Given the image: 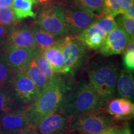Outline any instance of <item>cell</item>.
I'll return each mask as SVG.
<instances>
[{"instance_id":"74e56055","label":"cell","mask_w":134,"mask_h":134,"mask_svg":"<svg viewBox=\"0 0 134 134\" xmlns=\"http://www.w3.org/2000/svg\"><path fill=\"white\" fill-rule=\"evenodd\" d=\"M0 134H19V131H9L6 130H1Z\"/></svg>"},{"instance_id":"52a82bcc","label":"cell","mask_w":134,"mask_h":134,"mask_svg":"<svg viewBox=\"0 0 134 134\" xmlns=\"http://www.w3.org/2000/svg\"><path fill=\"white\" fill-rule=\"evenodd\" d=\"M64 13L68 32L71 36H78L98 19L92 13L74 6L64 7Z\"/></svg>"},{"instance_id":"1f68e13d","label":"cell","mask_w":134,"mask_h":134,"mask_svg":"<svg viewBox=\"0 0 134 134\" xmlns=\"http://www.w3.org/2000/svg\"><path fill=\"white\" fill-rule=\"evenodd\" d=\"M8 34V27L0 24V47L4 43Z\"/></svg>"},{"instance_id":"d6a6232c","label":"cell","mask_w":134,"mask_h":134,"mask_svg":"<svg viewBox=\"0 0 134 134\" xmlns=\"http://www.w3.org/2000/svg\"><path fill=\"white\" fill-rule=\"evenodd\" d=\"M116 134H132L128 124H125L122 126L117 127Z\"/></svg>"},{"instance_id":"e575fe53","label":"cell","mask_w":134,"mask_h":134,"mask_svg":"<svg viewBox=\"0 0 134 134\" xmlns=\"http://www.w3.org/2000/svg\"><path fill=\"white\" fill-rule=\"evenodd\" d=\"M124 14L126 15L127 16L130 18L134 19V3H132L130 6L125 10L124 13Z\"/></svg>"},{"instance_id":"8fae6325","label":"cell","mask_w":134,"mask_h":134,"mask_svg":"<svg viewBox=\"0 0 134 134\" xmlns=\"http://www.w3.org/2000/svg\"><path fill=\"white\" fill-rule=\"evenodd\" d=\"M70 122V119L57 110L40 120L35 128L39 134H71Z\"/></svg>"},{"instance_id":"7c38bea8","label":"cell","mask_w":134,"mask_h":134,"mask_svg":"<svg viewBox=\"0 0 134 134\" xmlns=\"http://www.w3.org/2000/svg\"><path fill=\"white\" fill-rule=\"evenodd\" d=\"M30 125L28 105L0 116V127L9 131H20Z\"/></svg>"},{"instance_id":"4fadbf2b","label":"cell","mask_w":134,"mask_h":134,"mask_svg":"<svg viewBox=\"0 0 134 134\" xmlns=\"http://www.w3.org/2000/svg\"><path fill=\"white\" fill-rule=\"evenodd\" d=\"M14 46L18 47H37L31 27L27 24L13 28L8 32L6 47Z\"/></svg>"},{"instance_id":"d6986e66","label":"cell","mask_w":134,"mask_h":134,"mask_svg":"<svg viewBox=\"0 0 134 134\" xmlns=\"http://www.w3.org/2000/svg\"><path fill=\"white\" fill-rule=\"evenodd\" d=\"M34 4V0H13L11 8L16 22L28 18H36L32 10Z\"/></svg>"},{"instance_id":"4316f807","label":"cell","mask_w":134,"mask_h":134,"mask_svg":"<svg viewBox=\"0 0 134 134\" xmlns=\"http://www.w3.org/2000/svg\"><path fill=\"white\" fill-rule=\"evenodd\" d=\"M104 39V38L99 35H93L82 42L88 48L93 50H98L103 43Z\"/></svg>"},{"instance_id":"2e32d148","label":"cell","mask_w":134,"mask_h":134,"mask_svg":"<svg viewBox=\"0 0 134 134\" xmlns=\"http://www.w3.org/2000/svg\"><path fill=\"white\" fill-rule=\"evenodd\" d=\"M13 88H0V116L24 106Z\"/></svg>"},{"instance_id":"30bf717a","label":"cell","mask_w":134,"mask_h":134,"mask_svg":"<svg viewBox=\"0 0 134 134\" xmlns=\"http://www.w3.org/2000/svg\"><path fill=\"white\" fill-rule=\"evenodd\" d=\"M130 37L120 26H117L105 37L104 41L98 50L105 57L123 53Z\"/></svg>"},{"instance_id":"f546056e","label":"cell","mask_w":134,"mask_h":134,"mask_svg":"<svg viewBox=\"0 0 134 134\" xmlns=\"http://www.w3.org/2000/svg\"><path fill=\"white\" fill-rule=\"evenodd\" d=\"M120 105L123 110L124 116H129V115H133V104L132 103L129 99L125 98L119 99Z\"/></svg>"},{"instance_id":"8992f818","label":"cell","mask_w":134,"mask_h":134,"mask_svg":"<svg viewBox=\"0 0 134 134\" xmlns=\"http://www.w3.org/2000/svg\"><path fill=\"white\" fill-rule=\"evenodd\" d=\"M65 74L73 75L86 61L88 47L77 36H66L61 42Z\"/></svg>"},{"instance_id":"44dd1931","label":"cell","mask_w":134,"mask_h":134,"mask_svg":"<svg viewBox=\"0 0 134 134\" xmlns=\"http://www.w3.org/2000/svg\"><path fill=\"white\" fill-rule=\"evenodd\" d=\"M23 73H25L28 75V76L38 88L41 93L47 86L48 83V80L38 69L34 58L31 60Z\"/></svg>"},{"instance_id":"6da1fadb","label":"cell","mask_w":134,"mask_h":134,"mask_svg":"<svg viewBox=\"0 0 134 134\" xmlns=\"http://www.w3.org/2000/svg\"><path fill=\"white\" fill-rule=\"evenodd\" d=\"M106 104L90 82L81 81L70 85L58 111L71 120L83 114L103 109Z\"/></svg>"},{"instance_id":"4dcf8cb0","label":"cell","mask_w":134,"mask_h":134,"mask_svg":"<svg viewBox=\"0 0 134 134\" xmlns=\"http://www.w3.org/2000/svg\"><path fill=\"white\" fill-rule=\"evenodd\" d=\"M133 3V0H117V3L119 7L122 14H124V11Z\"/></svg>"},{"instance_id":"d4e9b609","label":"cell","mask_w":134,"mask_h":134,"mask_svg":"<svg viewBox=\"0 0 134 134\" xmlns=\"http://www.w3.org/2000/svg\"><path fill=\"white\" fill-rule=\"evenodd\" d=\"M16 23L11 8L0 6V24L8 27L12 26Z\"/></svg>"},{"instance_id":"cb8c5ba5","label":"cell","mask_w":134,"mask_h":134,"mask_svg":"<svg viewBox=\"0 0 134 134\" xmlns=\"http://www.w3.org/2000/svg\"><path fill=\"white\" fill-rule=\"evenodd\" d=\"M117 24L126 32L130 37V38H133L134 37V19L127 16L124 14L117 15Z\"/></svg>"},{"instance_id":"484cf974","label":"cell","mask_w":134,"mask_h":134,"mask_svg":"<svg viewBox=\"0 0 134 134\" xmlns=\"http://www.w3.org/2000/svg\"><path fill=\"white\" fill-rule=\"evenodd\" d=\"M108 113L115 119H122L124 117V114L121 108L119 99H114L108 102Z\"/></svg>"},{"instance_id":"5bb4252c","label":"cell","mask_w":134,"mask_h":134,"mask_svg":"<svg viewBox=\"0 0 134 134\" xmlns=\"http://www.w3.org/2000/svg\"><path fill=\"white\" fill-rule=\"evenodd\" d=\"M114 18L110 15L104 14L77 37L81 41L93 35H99L105 38L107 35L117 26Z\"/></svg>"},{"instance_id":"9c48e42d","label":"cell","mask_w":134,"mask_h":134,"mask_svg":"<svg viewBox=\"0 0 134 134\" xmlns=\"http://www.w3.org/2000/svg\"><path fill=\"white\" fill-rule=\"evenodd\" d=\"M13 89L20 101L26 105L34 103L41 94L31 78L23 72H15Z\"/></svg>"},{"instance_id":"ba28073f","label":"cell","mask_w":134,"mask_h":134,"mask_svg":"<svg viewBox=\"0 0 134 134\" xmlns=\"http://www.w3.org/2000/svg\"><path fill=\"white\" fill-rule=\"evenodd\" d=\"M41 51L38 47L24 48L18 47H6L3 53L6 62L14 72H24L32 59Z\"/></svg>"},{"instance_id":"e0dca14e","label":"cell","mask_w":134,"mask_h":134,"mask_svg":"<svg viewBox=\"0 0 134 134\" xmlns=\"http://www.w3.org/2000/svg\"><path fill=\"white\" fill-rule=\"evenodd\" d=\"M118 93L123 98L131 99L134 93L133 77L131 72L122 69L118 73L116 82Z\"/></svg>"},{"instance_id":"7402d4cb","label":"cell","mask_w":134,"mask_h":134,"mask_svg":"<svg viewBox=\"0 0 134 134\" xmlns=\"http://www.w3.org/2000/svg\"><path fill=\"white\" fill-rule=\"evenodd\" d=\"M14 73L5 60L3 54L0 55V88H13Z\"/></svg>"},{"instance_id":"ffe728a7","label":"cell","mask_w":134,"mask_h":134,"mask_svg":"<svg viewBox=\"0 0 134 134\" xmlns=\"http://www.w3.org/2000/svg\"><path fill=\"white\" fill-rule=\"evenodd\" d=\"M72 6L92 13L97 18L104 14L105 0H70Z\"/></svg>"},{"instance_id":"8d00e7d4","label":"cell","mask_w":134,"mask_h":134,"mask_svg":"<svg viewBox=\"0 0 134 134\" xmlns=\"http://www.w3.org/2000/svg\"><path fill=\"white\" fill-rule=\"evenodd\" d=\"M13 0H0V6L2 7H11Z\"/></svg>"},{"instance_id":"277c9868","label":"cell","mask_w":134,"mask_h":134,"mask_svg":"<svg viewBox=\"0 0 134 134\" xmlns=\"http://www.w3.org/2000/svg\"><path fill=\"white\" fill-rule=\"evenodd\" d=\"M112 124L111 116L100 109L70 120L69 131L71 134H99Z\"/></svg>"},{"instance_id":"f1b7e54d","label":"cell","mask_w":134,"mask_h":134,"mask_svg":"<svg viewBox=\"0 0 134 134\" xmlns=\"http://www.w3.org/2000/svg\"><path fill=\"white\" fill-rule=\"evenodd\" d=\"M123 63L125 70L133 73L134 70V52H124Z\"/></svg>"},{"instance_id":"603a6c76","label":"cell","mask_w":134,"mask_h":134,"mask_svg":"<svg viewBox=\"0 0 134 134\" xmlns=\"http://www.w3.org/2000/svg\"><path fill=\"white\" fill-rule=\"evenodd\" d=\"M35 62L37 66L42 72V73L44 75V76L47 78L48 81H51L56 76L57 73L53 72L52 68L50 66L49 62L42 51L40 52L34 58Z\"/></svg>"},{"instance_id":"60d3db41","label":"cell","mask_w":134,"mask_h":134,"mask_svg":"<svg viewBox=\"0 0 134 134\" xmlns=\"http://www.w3.org/2000/svg\"><path fill=\"white\" fill-rule=\"evenodd\" d=\"M74 134H77V133H74Z\"/></svg>"},{"instance_id":"f35d334b","label":"cell","mask_w":134,"mask_h":134,"mask_svg":"<svg viewBox=\"0 0 134 134\" xmlns=\"http://www.w3.org/2000/svg\"><path fill=\"white\" fill-rule=\"evenodd\" d=\"M35 2V4L36 3H37V4H41V3H43L45 2H47L48 0H34Z\"/></svg>"},{"instance_id":"ac0fdd59","label":"cell","mask_w":134,"mask_h":134,"mask_svg":"<svg viewBox=\"0 0 134 134\" xmlns=\"http://www.w3.org/2000/svg\"><path fill=\"white\" fill-rule=\"evenodd\" d=\"M34 38L38 47L41 50L50 47L58 44L62 41V37L56 36L47 32L43 31L34 24L31 27Z\"/></svg>"},{"instance_id":"5b68a950","label":"cell","mask_w":134,"mask_h":134,"mask_svg":"<svg viewBox=\"0 0 134 134\" xmlns=\"http://www.w3.org/2000/svg\"><path fill=\"white\" fill-rule=\"evenodd\" d=\"M36 24L43 31L56 36H66L68 32L65 18L64 6L62 4L46 5L39 11Z\"/></svg>"},{"instance_id":"83f0119b","label":"cell","mask_w":134,"mask_h":134,"mask_svg":"<svg viewBox=\"0 0 134 134\" xmlns=\"http://www.w3.org/2000/svg\"><path fill=\"white\" fill-rule=\"evenodd\" d=\"M105 14L110 15L115 18L117 15L122 14L117 0H105Z\"/></svg>"},{"instance_id":"836d02e7","label":"cell","mask_w":134,"mask_h":134,"mask_svg":"<svg viewBox=\"0 0 134 134\" xmlns=\"http://www.w3.org/2000/svg\"><path fill=\"white\" fill-rule=\"evenodd\" d=\"M19 134H39L34 127L32 125L25 127L24 129L19 131Z\"/></svg>"},{"instance_id":"9a60e30c","label":"cell","mask_w":134,"mask_h":134,"mask_svg":"<svg viewBox=\"0 0 134 134\" xmlns=\"http://www.w3.org/2000/svg\"><path fill=\"white\" fill-rule=\"evenodd\" d=\"M61 42L50 47L41 50V51L48 61L54 73L65 74L64 58Z\"/></svg>"},{"instance_id":"7a4b0ae2","label":"cell","mask_w":134,"mask_h":134,"mask_svg":"<svg viewBox=\"0 0 134 134\" xmlns=\"http://www.w3.org/2000/svg\"><path fill=\"white\" fill-rule=\"evenodd\" d=\"M70 85L60 74L48 81L37 99L28 105L30 125L35 127L45 117L57 111Z\"/></svg>"},{"instance_id":"3957f363","label":"cell","mask_w":134,"mask_h":134,"mask_svg":"<svg viewBox=\"0 0 134 134\" xmlns=\"http://www.w3.org/2000/svg\"><path fill=\"white\" fill-rule=\"evenodd\" d=\"M87 73L90 83L100 98L106 103L113 99L118 76L117 63L110 59L96 58L89 64Z\"/></svg>"},{"instance_id":"d590c367","label":"cell","mask_w":134,"mask_h":134,"mask_svg":"<svg viewBox=\"0 0 134 134\" xmlns=\"http://www.w3.org/2000/svg\"><path fill=\"white\" fill-rule=\"evenodd\" d=\"M117 127V126H114L111 125L105 129V130H104L103 132H100L99 134H116Z\"/></svg>"},{"instance_id":"ab89813d","label":"cell","mask_w":134,"mask_h":134,"mask_svg":"<svg viewBox=\"0 0 134 134\" xmlns=\"http://www.w3.org/2000/svg\"><path fill=\"white\" fill-rule=\"evenodd\" d=\"M1 127H0V131H1Z\"/></svg>"}]
</instances>
